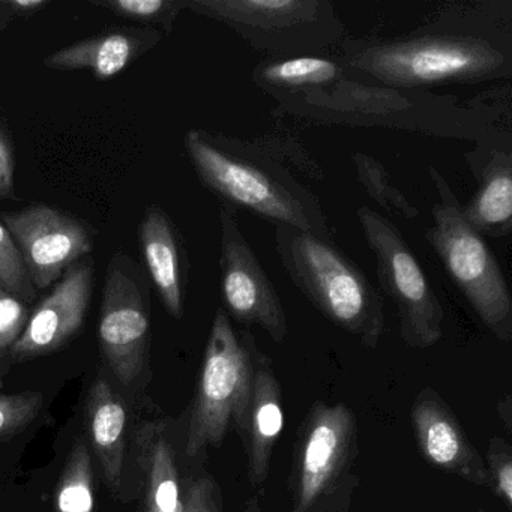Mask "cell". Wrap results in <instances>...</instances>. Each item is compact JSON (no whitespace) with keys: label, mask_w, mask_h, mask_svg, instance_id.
I'll list each match as a JSON object with an SVG mask.
<instances>
[{"label":"cell","mask_w":512,"mask_h":512,"mask_svg":"<svg viewBox=\"0 0 512 512\" xmlns=\"http://www.w3.org/2000/svg\"><path fill=\"white\" fill-rule=\"evenodd\" d=\"M185 8L272 58L319 52L340 43L346 32L328 0H185Z\"/></svg>","instance_id":"52a82bcc"},{"label":"cell","mask_w":512,"mask_h":512,"mask_svg":"<svg viewBox=\"0 0 512 512\" xmlns=\"http://www.w3.org/2000/svg\"><path fill=\"white\" fill-rule=\"evenodd\" d=\"M140 241L155 289L175 319L184 316L185 265L178 233L166 212L152 208L140 229Z\"/></svg>","instance_id":"2e32d148"},{"label":"cell","mask_w":512,"mask_h":512,"mask_svg":"<svg viewBox=\"0 0 512 512\" xmlns=\"http://www.w3.org/2000/svg\"><path fill=\"white\" fill-rule=\"evenodd\" d=\"M467 223L484 238H505L512 230V157L493 152L481 172L478 190L461 206Z\"/></svg>","instance_id":"d6986e66"},{"label":"cell","mask_w":512,"mask_h":512,"mask_svg":"<svg viewBox=\"0 0 512 512\" xmlns=\"http://www.w3.org/2000/svg\"><path fill=\"white\" fill-rule=\"evenodd\" d=\"M275 248L299 292L329 322L376 349L385 332L382 296L332 239L274 226Z\"/></svg>","instance_id":"3957f363"},{"label":"cell","mask_w":512,"mask_h":512,"mask_svg":"<svg viewBox=\"0 0 512 512\" xmlns=\"http://www.w3.org/2000/svg\"><path fill=\"white\" fill-rule=\"evenodd\" d=\"M157 31H115L58 50L44 65L59 71L91 70L100 80L112 79L160 41Z\"/></svg>","instance_id":"9a60e30c"},{"label":"cell","mask_w":512,"mask_h":512,"mask_svg":"<svg viewBox=\"0 0 512 512\" xmlns=\"http://www.w3.org/2000/svg\"><path fill=\"white\" fill-rule=\"evenodd\" d=\"M19 247L7 227L0 223V287L20 298H32L31 281Z\"/></svg>","instance_id":"cb8c5ba5"},{"label":"cell","mask_w":512,"mask_h":512,"mask_svg":"<svg viewBox=\"0 0 512 512\" xmlns=\"http://www.w3.org/2000/svg\"><path fill=\"white\" fill-rule=\"evenodd\" d=\"M91 263L71 266L64 280L41 302L13 344L14 359H29L55 352L73 337L85 319L91 296Z\"/></svg>","instance_id":"4fadbf2b"},{"label":"cell","mask_w":512,"mask_h":512,"mask_svg":"<svg viewBox=\"0 0 512 512\" xmlns=\"http://www.w3.org/2000/svg\"><path fill=\"white\" fill-rule=\"evenodd\" d=\"M8 8L20 14H32L40 11L41 8L47 7V0H8L5 2Z\"/></svg>","instance_id":"f546056e"},{"label":"cell","mask_w":512,"mask_h":512,"mask_svg":"<svg viewBox=\"0 0 512 512\" xmlns=\"http://www.w3.org/2000/svg\"><path fill=\"white\" fill-rule=\"evenodd\" d=\"M284 428L283 394L271 359L254 352L251 385L250 419H248V478L253 487H262L268 478L272 454Z\"/></svg>","instance_id":"5bb4252c"},{"label":"cell","mask_w":512,"mask_h":512,"mask_svg":"<svg viewBox=\"0 0 512 512\" xmlns=\"http://www.w3.org/2000/svg\"><path fill=\"white\" fill-rule=\"evenodd\" d=\"M94 472L89 449L77 442L56 491V512H94Z\"/></svg>","instance_id":"44dd1931"},{"label":"cell","mask_w":512,"mask_h":512,"mask_svg":"<svg viewBox=\"0 0 512 512\" xmlns=\"http://www.w3.org/2000/svg\"><path fill=\"white\" fill-rule=\"evenodd\" d=\"M185 149L202 184L223 205L244 209L274 226L331 239L319 200L289 170L253 145L203 130H190Z\"/></svg>","instance_id":"6da1fadb"},{"label":"cell","mask_w":512,"mask_h":512,"mask_svg":"<svg viewBox=\"0 0 512 512\" xmlns=\"http://www.w3.org/2000/svg\"><path fill=\"white\" fill-rule=\"evenodd\" d=\"M5 227L19 245L32 284L46 289L80 257L91 253L88 229L64 212L37 205L4 217Z\"/></svg>","instance_id":"30bf717a"},{"label":"cell","mask_w":512,"mask_h":512,"mask_svg":"<svg viewBox=\"0 0 512 512\" xmlns=\"http://www.w3.org/2000/svg\"><path fill=\"white\" fill-rule=\"evenodd\" d=\"M14 157L13 149L4 131L0 130V196H7L13 188Z\"/></svg>","instance_id":"f1b7e54d"},{"label":"cell","mask_w":512,"mask_h":512,"mask_svg":"<svg viewBox=\"0 0 512 512\" xmlns=\"http://www.w3.org/2000/svg\"><path fill=\"white\" fill-rule=\"evenodd\" d=\"M352 161L355 164L359 184L380 208L385 209L388 214L397 215L406 220H415L419 217L421 214L419 209L407 199L403 191L392 184L382 163L362 152L352 154Z\"/></svg>","instance_id":"7402d4cb"},{"label":"cell","mask_w":512,"mask_h":512,"mask_svg":"<svg viewBox=\"0 0 512 512\" xmlns=\"http://www.w3.org/2000/svg\"><path fill=\"white\" fill-rule=\"evenodd\" d=\"M485 470H487L490 487L509 509L512 508V451L509 443L499 436H493L488 442L485 454Z\"/></svg>","instance_id":"484cf974"},{"label":"cell","mask_w":512,"mask_h":512,"mask_svg":"<svg viewBox=\"0 0 512 512\" xmlns=\"http://www.w3.org/2000/svg\"><path fill=\"white\" fill-rule=\"evenodd\" d=\"M43 407L40 392L0 394V439L13 436L37 418Z\"/></svg>","instance_id":"d4e9b609"},{"label":"cell","mask_w":512,"mask_h":512,"mask_svg":"<svg viewBox=\"0 0 512 512\" xmlns=\"http://www.w3.org/2000/svg\"><path fill=\"white\" fill-rule=\"evenodd\" d=\"M137 463L145 476V511L182 512L184 494L175 448L163 422L140 425L136 434Z\"/></svg>","instance_id":"ac0fdd59"},{"label":"cell","mask_w":512,"mask_h":512,"mask_svg":"<svg viewBox=\"0 0 512 512\" xmlns=\"http://www.w3.org/2000/svg\"><path fill=\"white\" fill-rule=\"evenodd\" d=\"M98 335L113 373L130 385L145 368L151 323L139 286L116 263L107 272Z\"/></svg>","instance_id":"8fae6325"},{"label":"cell","mask_w":512,"mask_h":512,"mask_svg":"<svg viewBox=\"0 0 512 512\" xmlns=\"http://www.w3.org/2000/svg\"><path fill=\"white\" fill-rule=\"evenodd\" d=\"M439 202L433 208V226L425 238L442 260L443 268L469 302L485 328L509 343L512 340V296L502 268L484 236L463 215L461 203L442 173L428 169Z\"/></svg>","instance_id":"8992f818"},{"label":"cell","mask_w":512,"mask_h":512,"mask_svg":"<svg viewBox=\"0 0 512 512\" xmlns=\"http://www.w3.org/2000/svg\"><path fill=\"white\" fill-rule=\"evenodd\" d=\"M359 431L344 403L316 401L293 445L290 512H347L359 485Z\"/></svg>","instance_id":"277c9868"},{"label":"cell","mask_w":512,"mask_h":512,"mask_svg":"<svg viewBox=\"0 0 512 512\" xmlns=\"http://www.w3.org/2000/svg\"><path fill=\"white\" fill-rule=\"evenodd\" d=\"M251 77L260 89L280 100L299 92L328 88L344 79V68L323 56H292L260 62Z\"/></svg>","instance_id":"ffe728a7"},{"label":"cell","mask_w":512,"mask_h":512,"mask_svg":"<svg viewBox=\"0 0 512 512\" xmlns=\"http://www.w3.org/2000/svg\"><path fill=\"white\" fill-rule=\"evenodd\" d=\"M256 350L253 335L236 331L226 311L218 308L191 407L188 457H197L209 446L220 448L230 428H236L244 445L247 442Z\"/></svg>","instance_id":"5b68a950"},{"label":"cell","mask_w":512,"mask_h":512,"mask_svg":"<svg viewBox=\"0 0 512 512\" xmlns=\"http://www.w3.org/2000/svg\"><path fill=\"white\" fill-rule=\"evenodd\" d=\"M182 512H221L220 490L208 476L194 479L184 494Z\"/></svg>","instance_id":"83f0119b"},{"label":"cell","mask_w":512,"mask_h":512,"mask_svg":"<svg viewBox=\"0 0 512 512\" xmlns=\"http://www.w3.org/2000/svg\"><path fill=\"white\" fill-rule=\"evenodd\" d=\"M85 424L104 479L113 491H118L124 470L127 410L124 401L103 377H98L89 389Z\"/></svg>","instance_id":"e0dca14e"},{"label":"cell","mask_w":512,"mask_h":512,"mask_svg":"<svg viewBox=\"0 0 512 512\" xmlns=\"http://www.w3.org/2000/svg\"><path fill=\"white\" fill-rule=\"evenodd\" d=\"M356 215L376 257L380 287L397 308L401 340L413 349L436 346L443 337L445 313L412 248L392 221L368 206Z\"/></svg>","instance_id":"ba28073f"},{"label":"cell","mask_w":512,"mask_h":512,"mask_svg":"<svg viewBox=\"0 0 512 512\" xmlns=\"http://www.w3.org/2000/svg\"><path fill=\"white\" fill-rule=\"evenodd\" d=\"M94 4L127 19L161 26L166 32L172 31L176 17L185 10V0H101Z\"/></svg>","instance_id":"603a6c76"},{"label":"cell","mask_w":512,"mask_h":512,"mask_svg":"<svg viewBox=\"0 0 512 512\" xmlns=\"http://www.w3.org/2000/svg\"><path fill=\"white\" fill-rule=\"evenodd\" d=\"M473 512H488V511H485V509H478V511H473Z\"/></svg>","instance_id":"1f68e13d"},{"label":"cell","mask_w":512,"mask_h":512,"mask_svg":"<svg viewBox=\"0 0 512 512\" xmlns=\"http://www.w3.org/2000/svg\"><path fill=\"white\" fill-rule=\"evenodd\" d=\"M28 320V310L20 299L0 287V350L19 340Z\"/></svg>","instance_id":"4316f807"},{"label":"cell","mask_w":512,"mask_h":512,"mask_svg":"<svg viewBox=\"0 0 512 512\" xmlns=\"http://www.w3.org/2000/svg\"><path fill=\"white\" fill-rule=\"evenodd\" d=\"M344 65L386 88L415 89L506 77L511 56L479 35L427 29L403 40L349 41Z\"/></svg>","instance_id":"7a4b0ae2"},{"label":"cell","mask_w":512,"mask_h":512,"mask_svg":"<svg viewBox=\"0 0 512 512\" xmlns=\"http://www.w3.org/2000/svg\"><path fill=\"white\" fill-rule=\"evenodd\" d=\"M410 421L416 445L428 464L475 487H490L484 458L451 407L433 388H424L416 395Z\"/></svg>","instance_id":"7c38bea8"},{"label":"cell","mask_w":512,"mask_h":512,"mask_svg":"<svg viewBox=\"0 0 512 512\" xmlns=\"http://www.w3.org/2000/svg\"><path fill=\"white\" fill-rule=\"evenodd\" d=\"M220 290L223 310L242 326H259L277 344L289 334L286 310L250 242L235 209L221 205Z\"/></svg>","instance_id":"9c48e42d"},{"label":"cell","mask_w":512,"mask_h":512,"mask_svg":"<svg viewBox=\"0 0 512 512\" xmlns=\"http://www.w3.org/2000/svg\"><path fill=\"white\" fill-rule=\"evenodd\" d=\"M497 412H499L500 421L505 425L506 431L511 433L512 427V398L511 394H506L502 400L497 403Z\"/></svg>","instance_id":"4dcf8cb0"}]
</instances>
